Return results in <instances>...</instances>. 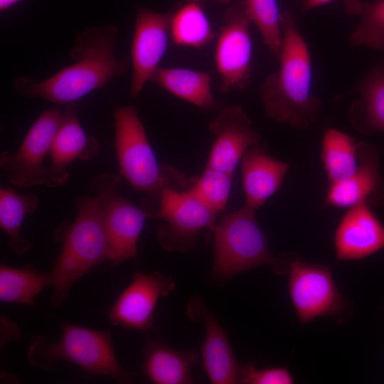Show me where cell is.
Listing matches in <instances>:
<instances>
[{"mask_svg":"<svg viewBox=\"0 0 384 384\" xmlns=\"http://www.w3.org/2000/svg\"><path fill=\"white\" fill-rule=\"evenodd\" d=\"M117 34L112 25L87 28L78 34L70 51L73 64L41 82L20 77L15 82L16 92L57 104H75L127 70L130 58L114 55Z\"/></svg>","mask_w":384,"mask_h":384,"instance_id":"6da1fadb","label":"cell"},{"mask_svg":"<svg viewBox=\"0 0 384 384\" xmlns=\"http://www.w3.org/2000/svg\"><path fill=\"white\" fill-rule=\"evenodd\" d=\"M280 24L279 66L262 82L260 95L270 119L303 129L317 122L321 104L312 92L309 49L291 11L281 12Z\"/></svg>","mask_w":384,"mask_h":384,"instance_id":"7a4b0ae2","label":"cell"},{"mask_svg":"<svg viewBox=\"0 0 384 384\" xmlns=\"http://www.w3.org/2000/svg\"><path fill=\"white\" fill-rule=\"evenodd\" d=\"M91 186L95 195L78 200L76 218L62 237V249L52 270V304L55 308L63 306L72 286L79 279L108 260L100 195Z\"/></svg>","mask_w":384,"mask_h":384,"instance_id":"3957f363","label":"cell"},{"mask_svg":"<svg viewBox=\"0 0 384 384\" xmlns=\"http://www.w3.org/2000/svg\"><path fill=\"white\" fill-rule=\"evenodd\" d=\"M60 326L62 336L58 342L50 343L42 335L31 338L27 356L32 366L50 370L58 361H65L90 375L108 376L119 383L131 381V374L114 355L109 329L95 330L68 323Z\"/></svg>","mask_w":384,"mask_h":384,"instance_id":"277c9868","label":"cell"},{"mask_svg":"<svg viewBox=\"0 0 384 384\" xmlns=\"http://www.w3.org/2000/svg\"><path fill=\"white\" fill-rule=\"evenodd\" d=\"M115 149L120 175L135 190L146 193L149 202L156 201L165 186L180 188L186 180L179 172L159 165L149 144L137 109L132 105L117 107L114 113Z\"/></svg>","mask_w":384,"mask_h":384,"instance_id":"5b68a950","label":"cell"},{"mask_svg":"<svg viewBox=\"0 0 384 384\" xmlns=\"http://www.w3.org/2000/svg\"><path fill=\"white\" fill-rule=\"evenodd\" d=\"M254 210L244 206L226 213L211 228L213 235V279L225 281L250 269L274 265Z\"/></svg>","mask_w":384,"mask_h":384,"instance_id":"8992f818","label":"cell"},{"mask_svg":"<svg viewBox=\"0 0 384 384\" xmlns=\"http://www.w3.org/2000/svg\"><path fill=\"white\" fill-rule=\"evenodd\" d=\"M272 267L277 274H288L290 299L302 325L318 317L338 316L345 310L346 300L334 281L330 267L284 254L277 257Z\"/></svg>","mask_w":384,"mask_h":384,"instance_id":"52a82bcc","label":"cell"},{"mask_svg":"<svg viewBox=\"0 0 384 384\" xmlns=\"http://www.w3.org/2000/svg\"><path fill=\"white\" fill-rule=\"evenodd\" d=\"M148 217L161 218L157 238L170 252H184L197 243L201 232L215 224L218 213L212 210L189 190L165 186Z\"/></svg>","mask_w":384,"mask_h":384,"instance_id":"ba28073f","label":"cell"},{"mask_svg":"<svg viewBox=\"0 0 384 384\" xmlns=\"http://www.w3.org/2000/svg\"><path fill=\"white\" fill-rule=\"evenodd\" d=\"M92 185L100 195L108 260L117 265L135 257L137 242L148 217L146 211L117 193L122 185L119 176L104 174L95 178Z\"/></svg>","mask_w":384,"mask_h":384,"instance_id":"9c48e42d","label":"cell"},{"mask_svg":"<svg viewBox=\"0 0 384 384\" xmlns=\"http://www.w3.org/2000/svg\"><path fill=\"white\" fill-rule=\"evenodd\" d=\"M252 23L244 1L232 3L223 16L214 53L219 90L229 93L245 88L252 76Z\"/></svg>","mask_w":384,"mask_h":384,"instance_id":"30bf717a","label":"cell"},{"mask_svg":"<svg viewBox=\"0 0 384 384\" xmlns=\"http://www.w3.org/2000/svg\"><path fill=\"white\" fill-rule=\"evenodd\" d=\"M62 113L57 107L42 112L16 153L1 154V167L11 183L19 187L46 185L47 166L44 161L50 154Z\"/></svg>","mask_w":384,"mask_h":384,"instance_id":"8fae6325","label":"cell"},{"mask_svg":"<svg viewBox=\"0 0 384 384\" xmlns=\"http://www.w3.org/2000/svg\"><path fill=\"white\" fill-rule=\"evenodd\" d=\"M171 15V12L159 13L142 6L137 8L130 58L131 96H137L159 68L168 49Z\"/></svg>","mask_w":384,"mask_h":384,"instance_id":"7c38bea8","label":"cell"},{"mask_svg":"<svg viewBox=\"0 0 384 384\" xmlns=\"http://www.w3.org/2000/svg\"><path fill=\"white\" fill-rule=\"evenodd\" d=\"M175 287L172 277L159 272H136L109 309L108 317L114 325L146 331L152 327L158 300L168 296Z\"/></svg>","mask_w":384,"mask_h":384,"instance_id":"4fadbf2b","label":"cell"},{"mask_svg":"<svg viewBox=\"0 0 384 384\" xmlns=\"http://www.w3.org/2000/svg\"><path fill=\"white\" fill-rule=\"evenodd\" d=\"M208 129L215 138L206 166L231 174L247 149L262 141V136L239 105L222 109L208 123Z\"/></svg>","mask_w":384,"mask_h":384,"instance_id":"5bb4252c","label":"cell"},{"mask_svg":"<svg viewBox=\"0 0 384 384\" xmlns=\"http://www.w3.org/2000/svg\"><path fill=\"white\" fill-rule=\"evenodd\" d=\"M338 261L366 258L384 248V225L363 203L348 208L334 233Z\"/></svg>","mask_w":384,"mask_h":384,"instance_id":"9a60e30c","label":"cell"},{"mask_svg":"<svg viewBox=\"0 0 384 384\" xmlns=\"http://www.w3.org/2000/svg\"><path fill=\"white\" fill-rule=\"evenodd\" d=\"M358 165L346 178L329 183L325 204L338 208L356 205L384 203V185L379 171V157L375 149L365 142L358 143Z\"/></svg>","mask_w":384,"mask_h":384,"instance_id":"2e32d148","label":"cell"},{"mask_svg":"<svg viewBox=\"0 0 384 384\" xmlns=\"http://www.w3.org/2000/svg\"><path fill=\"white\" fill-rule=\"evenodd\" d=\"M192 319H201L206 327V337L202 347L203 368L213 384L240 383L242 366L234 355L228 334L218 319L202 299L193 297L188 304Z\"/></svg>","mask_w":384,"mask_h":384,"instance_id":"e0dca14e","label":"cell"},{"mask_svg":"<svg viewBox=\"0 0 384 384\" xmlns=\"http://www.w3.org/2000/svg\"><path fill=\"white\" fill-rule=\"evenodd\" d=\"M99 148V142L87 136L78 117L75 104L67 105L62 113L61 121L49 154L51 163L47 166L46 185L59 187L68 179V166L75 159L94 158Z\"/></svg>","mask_w":384,"mask_h":384,"instance_id":"ac0fdd59","label":"cell"},{"mask_svg":"<svg viewBox=\"0 0 384 384\" xmlns=\"http://www.w3.org/2000/svg\"><path fill=\"white\" fill-rule=\"evenodd\" d=\"M289 164L269 155L260 142L250 146L241 159L245 206L256 210L280 188Z\"/></svg>","mask_w":384,"mask_h":384,"instance_id":"d6986e66","label":"cell"},{"mask_svg":"<svg viewBox=\"0 0 384 384\" xmlns=\"http://www.w3.org/2000/svg\"><path fill=\"white\" fill-rule=\"evenodd\" d=\"M198 353L178 351L159 341H148L144 349L142 370L156 384H188L193 381L191 370Z\"/></svg>","mask_w":384,"mask_h":384,"instance_id":"ffe728a7","label":"cell"},{"mask_svg":"<svg viewBox=\"0 0 384 384\" xmlns=\"http://www.w3.org/2000/svg\"><path fill=\"white\" fill-rule=\"evenodd\" d=\"M151 81L171 95L205 110L217 107L210 73L185 68H159Z\"/></svg>","mask_w":384,"mask_h":384,"instance_id":"44dd1931","label":"cell"},{"mask_svg":"<svg viewBox=\"0 0 384 384\" xmlns=\"http://www.w3.org/2000/svg\"><path fill=\"white\" fill-rule=\"evenodd\" d=\"M348 112L351 125L362 132L384 134V67L370 72L358 87Z\"/></svg>","mask_w":384,"mask_h":384,"instance_id":"7402d4cb","label":"cell"},{"mask_svg":"<svg viewBox=\"0 0 384 384\" xmlns=\"http://www.w3.org/2000/svg\"><path fill=\"white\" fill-rule=\"evenodd\" d=\"M170 36L176 46L194 48L211 41L213 31L200 0H187L171 11Z\"/></svg>","mask_w":384,"mask_h":384,"instance_id":"603a6c76","label":"cell"},{"mask_svg":"<svg viewBox=\"0 0 384 384\" xmlns=\"http://www.w3.org/2000/svg\"><path fill=\"white\" fill-rule=\"evenodd\" d=\"M52 271L41 272L31 267L0 266V300L2 302L34 305V299L47 286L53 285Z\"/></svg>","mask_w":384,"mask_h":384,"instance_id":"cb8c5ba5","label":"cell"},{"mask_svg":"<svg viewBox=\"0 0 384 384\" xmlns=\"http://www.w3.org/2000/svg\"><path fill=\"white\" fill-rule=\"evenodd\" d=\"M321 159L329 182L342 181L351 176L358 165V143L347 133L328 128L321 140Z\"/></svg>","mask_w":384,"mask_h":384,"instance_id":"d4e9b609","label":"cell"},{"mask_svg":"<svg viewBox=\"0 0 384 384\" xmlns=\"http://www.w3.org/2000/svg\"><path fill=\"white\" fill-rule=\"evenodd\" d=\"M38 201L33 193L20 195L11 188L0 189V225L17 255H25L31 250V242L21 237L20 231L26 215L36 210Z\"/></svg>","mask_w":384,"mask_h":384,"instance_id":"484cf974","label":"cell"},{"mask_svg":"<svg viewBox=\"0 0 384 384\" xmlns=\"http://www.w3.org/2000/svg\"><path fill=\"white\" fill-rule=\"evenodd\" d=\"M346 9L358 14L361 21L349 37L352 46L384 49V0L362 3L361 0H347Z\"/></svg>","mask_w":384,"mask_h":384,"instance_id":"4316f807","label":"cell"},{"mask_svg":"<svg viewBox=\"0 0 384 384\" xmlns=\"http://www.w3.org/2000/svg\"><path fill=\"white\" fill-rule=\"evenodd\" d=\"M248 15L264 43L277 58L282 47L280 14L277 0H244Z\"/></svg>","mask_w":384,"mask_h":384,"instance_id":"83f0119b","label":"cell"},{"mask_svg":"<svg viewBox=\"0 0 384 384\" xmlns=\"http://www.w3.org/2000/svg\"><path fill=\"white\" fill-rule=\"evenodd\" d=\"M233 175L206 166L201 175L188 189L216 213L225 209L229 199Z\"/></svg>","mask_w":384,"mask_h":384,"instance_id":"f1b7e54d","label":"cell"},{"mask_svg":"<svg viewBox=\"0 0 384 384\" xmlns=\"http://www.w3.org/2000/svg\"><path fill=\"white\" fill-rule=\"evenodd\" d=\"M290 371L283 367L259 369L254 365L242 366L240 383L247 384H292Z\"/></svg>","mask_w":384,"mask_h":384,"instance_id":"f546056e","label":"cell"},{"mask_svg":"<svg viewBox=\"0 0 384 384\" xmlns=\"http://www.w3.org/2000/svg\"><path fill=\"white\" fill-rule=\"evenodd\" d=\"M333 0H305V9H312L323 5H325Z\"/></svg>","mask_w":384,"mask_h":384,"instance_id":"4dcf8cb0","label":"cell"},{"mask_svg":"<svg viewBox=\"0 0 384 384\" xmlns=\"http://www.w3.org/2000/svg\"><path fill=\"white\" fill-rule=\"evenodd\" d=\"M21 0H0V11H5L18 2H20Z\"/></svg>","mask_w":384,"mask_h":384,"instance_id":"1f68e13d","label":"cell"},{"mask_svg":"<svg viewBox=\"0 0 384 384\" xmlns=\"http://www.w3.org/2000/svg\"><path fill=\"white\" fill-rule=\"evenodd\" d=\"M214 1H217L221 3L228 4L230 2L231 0H214Z\"/></svg>","mask_w":384,"mask_h":384,"instance_id":"d6a6232c","label":"cell"}]
</instances>
